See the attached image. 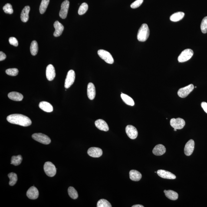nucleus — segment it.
Returning <instances> with one entry per match:
<instances>
[{
	"instance_id": "nucleus-1",
	"label": "nucleus",
	"mask_w": 207,
	"mask_h": 207,
	"mask_svg": "<svg viewBox=\"0 0 207 207\" xmlns=\"http://www.w3.org/2000/svg\"><path fill=\"white\" fill-rule=\"evenodd\" d=\"M7 120L10 123L23 126H30L31 124V121L29 118L21 114L9 115L7 117Z\"/></svg>"
},
{
	"instance_id": "nucleus-2",
	"label": "nucleus",
	"mask_w": 207,
	"mask_h": 207,
	"mask_svg": "<svg viewBox=\"0 0 207 207\" xmlns=\"http://www.w3.org/2000/svg\"><path fill=\"white\" fill-rule=\"evenodd\" d=\"M150 31L149 27L147 24H143L138 31L137 38L139 41H146L149 36Z\"/></svg>"
},
{
	"instance_id": "nucleus-3",
	"label": "nucleus",
	"mask_w": 207,
	"mask_h": 207,
	"mask_svg": "<svg viewBox=\"0 0 207 207\" xmlns=\"http://www.w3.org/2000/svg\"><path fill=\"white\" fill-rule=\"evenodd\" d=\"M34 140L44 144L48 145L51 143V140L48 136L41 133H35L32 135Z\"/></svg>"
},
{
	"instance_id": "nucleus-4",
	"label": "nucleus",
	"mask_w": 207,
	"mask_h": 207,
	"mask_svg": "<svg viewBox=\"0 0 207 207\" xmlns=\"http://www.w3.org/2000/svg\"><path fill=\"white\" fill-rule=\"evenodd\" d=\"M44 170L46 175L49 177L55 176L57 172V169L55 166L51 162H45L44 165Z\"/></svg>"
},
{
	"instance_id": "nucleus-5",
	"label": "nucleus",
	"mask_w": 207,
	"mask_h": 207,
	"mask_svg": "<svg viewBox=\"0 0 207 207\" xmlns=\"http://www.w3.org/2000/svg\"><path fill=\"white\" fill-rule=\"evenodd\" d=\"M193 55V51L190 49H187L183 50L178 57L179 63L185 62L189 60Z\"/></svg>"
},
{
	"instance_id": "nucleus-6",
	"label": "nucleus",
	"mask_w": 207,
	"mask_h": 207,
	"mask_svg": "<svg viewBox=\"0 0 207 207\" xmlns=\"http://www.w3.org/2000/svg\"><path fill=\"white\" fill-rule=\"evenodd\" d=\"M97 54L100 58L108 64H112L114 62L113 57L108 51L104 50H100L98 51Z\"/></svg>"
},
{
	"instance_id": "nucleus-7",
	"label": "nucleus",
	"mask_w": 207,
	"mask_h": 207,
	"mask_svg": "<svg viewBox=\"0 0 207 207\" xmlns=\"http://www.w3.org/2000/svg\"><path fill=\"white\" fill-rule=\"evenodd\" d=\"M75 79V73L74 70H70L67 73L66 77L65 83H64V87L66 89H68L74 83Z\"/></svg>"
},
{
	"instance_id": "nucleus-8",
	"label": "nucleus",
	"mask_w": 207,
	"mask_h": 207,
	"mask_svg": "<svg viewBox=\"0 0 207 207\" xmlns=\"http://www.w3.org/2000/svg\"><path fill=\"white\" fill-rule=\"evenodd\" d=\"M194 89L193 85L189 84L186 87L179 89L178 91V95L181 98L186 97Z\"/></svg>"
},
{
	"instance_id": "nucleus-9",
	"label": "nucleus",
	"mask_w": 207,
	"mask_h": 207,
	"mask_svg": "<svg viewBox=\"0 0 207 207\" xmlns=\"http://www.w3.org/2000/svg\"><path fill=\"white\" fill-rule=\"evenodd\" d=\"M170 123L171 126L174 129H182L185 126V122L184 119L180 118H172L171 119Z\"/></svg>"
},
{
	"instance_id": "nucleus-10",
	"label": "nucleus",
	"mask_w": 207,
	"mask_h": 207,
	"mask_svg": "<svg viewBox=\"0 0 207 207\" xmlns=\"http://www.w3.org/2000/svg\"><path fill=\"white\" fill-rule=\"evenodd\" d=\"M70 6V2L67 0L64 1L62 3L61 6V10H60L59 15L62 19H65L67 17V13Z\"/></svg>"
},
{
	"instance_id": "nucleus-11",
	"label": "nucleus",
	"mask_w": 207,
	"mask_h": 207,
	"mask_svg": "<svg viewBox=\"0 0 207 207\" xmlns=\"http://www.w3.org/2000/svg\"><path fill=\"white\" fill-rule=\"evenodd\" d=\"M126 132L128 136L132 139H136L138 136L137 129L132 125H128L126 128Z\"/></svg>"
},
{
	"instance_id": "nucleus-12",
	"label": "nucleus",
	"mask_w": 207,
	"mask_h": 207,
	"mask_svg": "<svg viewBox=\"0 0 207 207\" xmlns=\"http://www.w3.org/2000/svg\"><path fill=\"white\" fill-rule=\"evenodd\" d=\"M195 148V142L192 139L189 140L185 145L184 152L187 156H190L193 153Z\"/></svg>"
},
{
	"instance_id": "nucleus-13",
	"label": "nucleus",
	"mask_w": 207,
	"mask_h": 207,
	"mask_svg": "<svg viewBox=\"0 0 207 207\" xmlns=\"http://www.w3.org/2000/svg\"><path fill=\"white\" fill-rule=\"evenodd\" d=\"M87 153L89 156L92 157L98 158L103 155V151L100 148L98 147H90L87 150Z\"/></svg>"
},
{
	"instance_id": "nucleus-14",
	"label": "nucleus",
	"mask_w": 207,
	"mask_h": 207,
	"mask_svg": "<svg viewBox=\"0 0 207 207\" xmlns=\"http://www.w3.org/2000/svg\"><path fill=\"white\" fill-rule=\"evenodd\" d=\"M46 77L49 81L54 80L55 77L56 73L54 67L51 64H49L47 67L46 71Z\"/></svg>"
},
{
	"instance_id": "nucleus-15",
	"label": "nucleus",
	"mask_w": 207,
	"mask_h": 207,
	"mask_svg": "<svg viewBox=\"0 0 207 207\" xmlns=\"http://www.w3.org/2000/svg\"><path fill=\"white\" fill-rule=\"evenodd\" d=\"M156 172L159 176L164 179H173L176 178V176L174 174L169 171L159 169Z\"/></svg>"
},
{
	"instance_id": "nucleus-16",
	"label": "nucleus",
	"mask_w": 207,
	"mask_h": 207,
	"mask_svg": "<svg viewBox=\"0 0 207 207\" xmlns=\"http://www.w3.org/2000/svg\"><path fill=\"white\" fill-rule=\"evenodd\" d=\"M27 196L31 199H36L38 198L39 192L38 189L34 186H31L27 191Z\"/></svg>"
},
{
	"instance_id": "nucleus-17",
	"label": "nucleus",
	"mask_w": 207,
	"mask_h": 207,
	"mask_svg": "<svg viewBox=\"0 0 207 207\" xmlns=\"http://www.w3.org/2000/svg\"><path fill=\"white\" fill-rule=\"evenodd\" d=\"M96 127L100 130L104 131H107L109 130V127L107 123L104 120L102 119H98L95 122Z\"/></svg>"
},
{
	"instance_id": "nucleus-18",
	"label": "nucleus",
	"mask_w": 207,
	"mask_h": 207,
	"mask_svg": "<svg viewBox=\"0 0 207 207\" xmlns=\"http://www.w3.org/2000/svg\"><path fill=\"white\" fill-rule=\"evenodd\" d=\"M96 94V88L93 83H89L87 85V95L90 100H94Z\"/></svg>"
},
{
	"instance_id": "nucleus-19",
	"label": "nucleus",
	"mask_w": 207,
	"mask_h": 207,
	"mask_svg": "<svg viewBox=\"0 0 207 207\" xmlns=\"http://www.w3.org/2000/svg\"><path fill=\"white\" fill-rule=\"evenodd\" d=\"M54 27L55 29L54 34V36L55 37L60 36L62 34L63 30H64V26L59 21H56L54 23Z\"/></svg>"
},
{
	"instance_id": "nucleus-20",
	"label": "nucleus",
	"mask_w": 207,
	"mask_h": 207,
	"mask_svg": "<svg viewBox=\"0 0 207 207\" xmlns=\"http://www.w3.org/2000/svg\"><path fill=\"white\" fill-rule=\"evenodd\" d=\"M166 151V148L163 145L158 144L155 146L152 151L154 155L156 156H161L164 154Z\"/></svg>"
},
{
	"instance_id": "nucleus-21",
	"label": "nucleus",
	"mask_w": 207,
	"mask_h": 207,
	"mask_svg": "<svg viewBox=\"0 0 207 207\" xmlns=\"http://www.w3.org/2000/svg\"><path fill=\"white\" fill-rule=\"evenodd\" d=\"M40 109L47 113H51L53 111V107L50 103L46 101L40 102L39 104Z\"/></svg>"
},
{
	"instance_id": "nucleus-22",
	"label": "nucleus",
	"mask_w": 207,
	"mask_h": 207,
	"mask_svg": "<svg viewBox=\"0 0 207 207\" xmlns=\"http://www.w3.org/2000/svg\"><path fill=\"white\" fill-rule=\"evenodd\" d=\"M8 98L14 101H20L24 98V96L21 93L17 92H12L8 94Z\"/></svg>"
},
{
	"instance_id": "nucleus-23",
	"label": "nucleus",
	"mask_w": 207,
	"mask_h": 207,
	"mask_svg": "<svg viewBox=\"0 0 207 207\" xmlns=\"http://www.w3.org/2000/svg\"><path fill=\"white\" fill-rule=\"evenodd\" d=\"M30 11L29 6H26L23 8L21 15V21L23 22H26L29 19V13Z\"/></svg>"
},
{
	"instance_id": "nucleus-24",
	"label": "nucleus",
	"mask_w": 207,
	"mask_h": 207,
	"mask_svg": "<svg viewBox=\"0 0 207 207\" xmlns=\"http://www.w3.org/2000/svg\"><path fill=\"white\" fill-rule=\"evenodd\" d=\"M129 176L131 180L135 182L140 181L142 175L140 172L136 170H131L129 172Z\"/></svg>"
},
{
	"instance_id": "nucleus-25",
	"label": "nucleus",
	"mask_w": 207,
	"mask_h": 207,
	"mask_svg": "<svg viewBox=\"0 0 207 207\" xmlns=\"http://www.w3.org/2000/svg\"><path fill=\"white\" fill-rule=\"evenodd\" d=\"M164 192L166 197L169 199L175 201L178 199V194L175 191L171 190H165Z\"/></svg>"
},
{
	"instance_id": "nucleus-26",
	"label": "nucleus",
	"mask_w": 207,
	"mask_h": 207,
	"mask_svg": "<svg viewBox=\"0 0 207 207\" xmlns=\"http://www.w3.org/2000/svg\"><path fill=\"white\" fill-rule=\"evenodd\" d=\"M184 16H185V13L184 12H179L175 13L171 15L170 17V20L172 21L176 22L182 19Z\"/></svg>"
},
{
	"instance_id": "nucleus-27",
	"label": "nucleus",
	"mask_w": 207,
	"mask_h": 207,
	"mask_svg": "<svg viewBox=\"0 0 207 207\" xmlns=\"http://www.w3.org/2000/svg\"><path fill=\"white\" fill-rule=\"evenodd\" d=\"M120 96L123 101L126 104L130 106H133L134 105L135 103L134 100L130 96L127 95L126 94H123V93H121Z\"/></svg>"
},
{
	"instance_id": "nucleus-28",
	"label": "nucleus",
	"mask_w": 207,
	"mask_h": 207,
	"mask_svg": "<svg viewBox=\"0 0 207 207\" xmlns=\"http://www.w3.org/2000/svg\"><path fill=\"white\" fill-rule=\"evenodd\" d=\"M38 50V43L37 41L34 40L31 43V47H30V50L31 54L33 56L37 55Z\"/></svg>"
},
{
	"instance_id": "nucleus-29",
	"label": "nucleus",
	"mask_w": 207,
	"mask_h": 207,
	"mask_svg": "<svg viewBox=\"0 0 207 207\" xmlns=\"http://www.w3.org/2000/svg\"><path fill=\"white\" fill-rule=\"evenodd\" d=\"M22 160V157L21 155L12 156L11 159V164L18 166L21 164Z\"/></svg>"
},
{
	"instance_id": "nucleus-30",
	"label": "nucleus",
	"mask_w": 207,
	"mask_h": 207,
	"mask_svg": "<svg viewBox=\"0 0 207 207\" xmlns=\"http://www.w3.org/2000/svg\"><path fill=\"white\" fill-rule=\"evenodd\" d=\"M50 1V0H42L39 8L40 14H44L45 12L49 3Z\"/></svg>"
},
{
	"instance_id": "nucleus-31",
	"label": "nucleus",
	"mask_w": 207,
	"mask_h": 207,
	"mask_svg": "<svg viewBox=\"0 0 207 207\" xmlns=\"http://www.w3.org/2000/svg\"><path fill=\"white\" fill-rule=\"evenodd\" d=\"M10 179L9 184L10 186H13L15 185L17 182V176L16 174L13 172H11L8 175Z\"/></svg>"
},
{
	"instance_id": "nucleus-32",
	"label": "nucleus",
	"mask_w": 207,
	"mask_h": 207,
	"mask_svg": "<svg viewBox=\"0 0 207 207\" xmlns=\"http://www.w3.org/2000/svg\"><path fill=\"white\" fill-rule=\"evenodd\" d=\"M68 195L73 199H77L78 197V193L75 189L73 187L70 186L68 189Z\"/></svg>"
},
{
	"instance_id": "nucleus-33",
	"label": "nucleus",
	"mask_w": 207,
	"mask_h": 207,
	"mask_svg": "<svg viewBox=\"0 0 207 207\" xmlns=\"http://www.w3.org/2000/svg\"><path fill=\"white\" fill-rule=\"evenodd\" d=\"M97 206V207H111L112 205L110 202L107 200L101 199L98 201Z\"/></svg>"
},
{
	"instance_id": "nucleus-34",
	"label": "nucleus",
	"mask_w": 207,
	"mask_h": 207,
	"mask_svg": "<svg viewBox=\"0 0 207 207\" xmlns=\"http://www.w3.org/2000/svg\"><path fill=\"white\" fill-rule=\"evenodd\" d=\"M88 9V6L86 3H83L79 8L78 13L80 15H82L86 13Z\"/></svg>"
},
{
	"instance_id": "nucleus-35",
	"label": "nucleus",
	"mask_w": 207,
	"mask_h": 207,
	"mask_svg": "<svg viewBox=\"0 0 207 207\" xmlns=\"http://www.w3.org/2000/svg\"><path fill=\"white\" fill-rule=\"evenodd\" d=\"M201 31L203 34L207 33V16L204 17L201 21Z\"/></svg>"
},
{
	"instance_id": "nucleus-36",
	"label": "nucleus",
	"mask_w": 207,
	"mask_h": 207,
	"mask_svg": "<svg viewBox=\"0 0 207 207\" xmlns=\"http://www.w3.org/2000/svg\"><path fill=\"white\" fill-rule=\"evenodd\" d=\"M3 10L6 14H11L13 13L14 12L12 5L9 3L6 4L3 8Z\"/></svg>"
},
{
	"instance_id": "nucleus-37",
	"label": "nucleus",
	"mask_w": 207,
	"mask_h": 207,
	"mask_svg": "<svg viewBox=\"0 0 207 207\" xmlns=\"http://www.w3.org/2000/svg\"><path fill=\"white\" fill-rule=\"evenodd\" d=\"M5 73L8 75L16 76L18 74V70L17 68H10L6 70Z\"/></svg>"
},
{
	"instance_id": "nucleus-38",
	"label": "nucleus",
	"mask_w": 207,
	"mask_h": 207,
	"mask_svg": "<svg viewBox=\"0 0 207 207\" xmlns=\"http://www.w3.org/2000/svg\"><path fill=\"white\" fill-rule=\"evenodd\" d=\"M143 1V0H136L133 3L131 4V8H139L141 5Z\"/></svg>"
},
{
	"instance_id": "nucleus-39",
	"label": "nucleus",
	"mask_w": 207,
	"mask_h": 207,
	"mask_svg": "<svg viewBox=\"0 0 207 207\" xmlns=\"http://www.w3.org/2000/svg\"><path fill=\"white\" fill-rule=\"evenodd\" d=\"M9 42L11 45L15 46V47H17L18 46V41L15 37H10L9 38Z\"/></svg>"
},
{
	"instance_id": "nucleus-40",
	"label": "nucleus",
	"mask_w": 207,
	"mask_h": 207,
	"mask_svg": "<svg viewBox=\"0 0 207 207\" xmlns=\"http://www.w3.org/2000/svg\"><path fill=\"white\" fill-rule=\"evenodd\" d=\"M201 106L204 111L207 113V103L205 102H202L201 104Z\"/></svg>"
},
{
	"instance_id": "nucleus-41",
	"label": "nucleus",
	"mask_w": 207,
	"mask_h": 207,
	"mask_svg": "<svg viewBox=\"0 0 207 207\" xmlns=\"http://www.w3.org/2000/svg\"><path fill=\"white\" fill-rule=\"evenodd\" d=\"M6 58V54L2 51L0 52V61H2L5 60Z\"/></svg>"
},
{
	"instance_id": "nucleus-42",
	"label": "nucleus",
	"mask_w": 207,
	"mask_h": 207,
	"mask_svg": "<svg viewBox=\"0 0 207 207\" xmlns=\"http://www.w3.org/2000/svg\"><path fill=\"white\" fill-rule=\"evenodd\" d=\"M132 207H144L143 205H134L132 206Z\"/></svg>"
},
{
	"instance_id": "nucleus-43",
	"label": "nucleus",
	"mask_w": 207,
	"mask_h": 207,
	"mask_svg": "<svg viewBox=\"0 0 207 207\" xmlns=\"http://www.w3.org/2000/svg\"><path fill=\"white\" fill-rule=\"evenodd\" d=\"M176 130L177 129H174V130L175 131H176Z\"/></svg>"
}]
</instances>
